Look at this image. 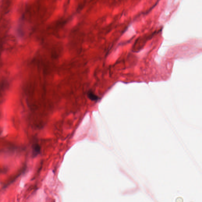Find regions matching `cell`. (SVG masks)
Here are the masks:
<instances>
[{
  "instance_id": "obj_1",
  "label": "cell",
  "mask_w": 202,
  "mask_h": 202,
  "mask_svg": "<svg viewBox=\"0 0 202 202\" xmlns=\"http://www.w3.org/2000/svg\"><path fill=\"white\" fill-rule=\"evenodd\" d=\"M87 96L90 100L93 101H97L100 99L99 96H97L93 91H88Z\"/></svg>"
},
{
  "instance_id": "obj_2",
  "label": "cell",
  "mask_w": 202,
  "mask_h": 202,
  "mask_svg": "<svg viewBox=\"0 0 202 202\" xmlns=\"http://www.w3.org/2000/svg\"><path fill=\"white\" fill-rule=\"evenodd\" d=\"M41 151V148L40 146L38 144H35L33 146V155L34 157L37 156L40 154Z\"/></svg>"
}]
</instances>
